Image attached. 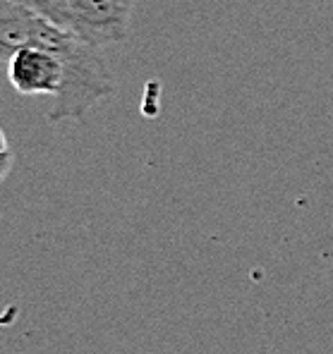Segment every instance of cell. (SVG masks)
I'll return each instance as SVG.
<instances>
[{
	"label": "cell",
	"instance_id": "cell-2",
	"mask_svg": "<svg viewBox=\"0 0 333 354\" xmlns=\"http://www.w3.org/2000/svg\"><path fill=\"white\" fill-rule=\"evenodd\" d=\"M8 80L22 96H58L65 84L60 55L39 46H24L8 60Z\"/></svg>",
	"mask_w": 333,
	"mask_h": 354
},
{
	"label": "cell",
	"instance_id": "cell-1",
	"mask_svg": "<svg viewBox=\"0 0 333 354\" xmlns=\"http://www.w3.org/2000/svg\"><path fill=\"white\" fill-rule=\"evenodd\" d=\"M53 27L93 48L127 39L137 0H17Z\"/></svg>",
	"mask_w": 333,
	"mask_h": 354
},
{
	"label": "cell",
	"instance_id": "cell-4",
	"mask_svg": "<svg viewBox=\"0 0 333 354\" xmlns=\"http://www.w3.org/2000/svg\"><path fill=\"white\" fill-rule=\"evenodd\" d=\"M5 151H10V144H8V137H5V132L0 129V153H5Z\"/></svg>",
	"mask_w": 333,
	"mask_h": 354
},
{
	"label": "cell",
	"instance_id": "cell-3",
	"mask_svg": "<svg viewBox=\"0 0 333 354\" xmlns=\"http://www.w3.org/2000/svg\"><path fill=\"white\" fill-rule=\"evenodd\" d=\"M12 163H15V156H12V149L0 153V182L8 177V173L12 170Z\"/></svg>",
	"mask_w": 333,
	"mask_h": 354
}]
</instances>
